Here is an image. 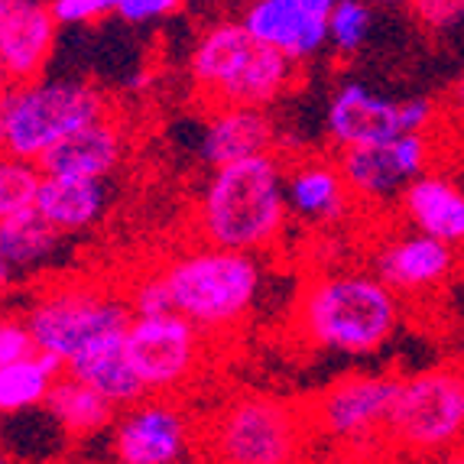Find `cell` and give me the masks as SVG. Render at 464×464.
<instances>
[{
    "label": "cell",
    "instance_id": "1",
    "mask_svg": "<svg viewBox=\"0 0 464 464\" xmlns=\"http://www.w3.org/2000/svg\"><path fill=\"white\" fill-rule=\"evenodd\" d=\"M286 169L276 156H256L215 169L198 201V234L208 247L254 254L270 247L286 225Z\"/></svg>",
    "mask_w": 464,
    "mask_h": 464
},
{
    "label": "cell",
    "instance_id": "2",
    "mask_svg": "<svg viewBox=\"0 0 464 464\" xmlns=\"http://www.w3.org/2000/svg\"><path fill=\"white\" fill-rule=\"evenodd\" d=\"M400 295L371 270H332L315 276L299 299L302 334L328 351L367 354L400 328Z\"/></svg>",
    "mask_w": 464,
    "mask_h": 464
},
{
    "label": "cell",
    "instance_id": "3",
    "mask_svg": "<svg viewBox=\"0 0 464 464\" xmlns=\"http://www.w3.org/2000/svg\"><path fill=\"white\" fill-rule=\"evenodd\" d=\"M192 85L208 111L264 108L293 82L295 65L254 39L240 20H218L201 33L188 59Z\"/></svg>",
    "mask_w": 464,
    "mask_h": 464
},
{
    "label": "cell",
    "instance_id": "4",
    "mask_svg": "<svg viewBox=\"0 0 464 464\" xmlns=\"http://www.w3.org/2000/svg\"><path fill=\"white\" fill-rule=\"evenodd\" d=\"M111 114L101 88L82 78H39L14 85L0 104V153L39 163L53 147Z\"/></svg>",
    "mask_w": 464,
    "mask_h": 464
},
{
    "label": "cell",
    "instance_id": "5",
    "mask_svg": "<svg viewBox=\"0 0 464 464\" xmlns=\"http://www.w3.org/2000/svg\"><path fill=\"white\" fill-rule=\"evenodd\" d=\"M176 315L198 332L231 328L254 309L264 270L250 254L201 247L176 256L163 270Z\"/></svg>",
    "mask_w": 464,
    "mask_h": 464
},
{
    "label": "cell",
    "instance_id": "6",
    "mask_svg": "<svg viewBox=\"0 0 464 464\" xmlns=\"http://www.w3.org/2000/svg\"><path fill=\"white\" fill-rule=\"evenodd\" d=\"M309 412L276 396H234L215 412L205 449L215 464H302L309 449Z\"/></svg>",
    "mask_w": 464,
    "mask_h": 464
},
{
    "label": "cell",
    "instance_id": "7",
    "mask_svg": "<svg viewBox=\"0 0 464 464\" xmlns=\"http://www.w3.org/2000/svg\"><path fill=\"white\" fill-rule=\"evenodd\" d=\"M24 322L36 351L59 357L69 367L104 341L127 338L133 312L127 295L108 293L92 283H55L33 299Z\"/></svg>",
    "mask_w": 464,
    "mask_h": 464
},
{
    "label": "cell",
    "instance_id": "8",
    "mask_svg": "<svg viewBox=\"0 0 464 464\" xmlns=\"http://www.w3.org/2000/svg\"><path fill=\"white\" fill-rule=\"evenodd\" d=\"M387 439L422 458L464 449V373L455 364H441L402 377Z\"/></svg>",
    "mask_w": 464,
    "mask_h": 464
},
{
    "label": "cell",
    "instance_id": "9",
    "mask_svg": "<svg viewBox=\"0 0 464 464\" xmlns=\"http://www.w3.org/2000/svg\"><path fill=\"white\" fill-rule=\"evenodd\" d=\"M400 383L402 377L396 373H351L334 380L309 410L312 426L332 441L364 449L380 432H387Z\"/></svg>",
    "mask_w": 464,
    "mask_h": 464
},
{
    "label": "cell",
    "instance_id": "10",
    "mask_svg": "<svg viewBox=\"0 0 464 464\" xmlns=\"http://www.w3.org/2000/svg\"><path fill=\"white\" fill-rule=\"evenodd\" d=\"M127 354L147 396H169L186 387L201 361V332L182 315L133 318Z\"/></svg>",
    "mask_w": 464,
    "mask_h": 464
},
{
    "label": "cell",
    "instance_id": "11",
    "mask_svg": "<svg viewBox=\"0 0 464 464\" xmlns=\"http://www.w3.org/2000/svg\"><path fill=\"white\" fill-rule=\"evenodd\" d=\"M432 163V140L396 137L377 147L341 150L338 172L351 195L364 201H390L422 179Z\"/></svg>",
    "mask_w": 464,
    "mask_h": 464
},
{
    "label": "cell",
    "instance_id": "12",
    "mask_svg": "<svg viewBox=\"0 0 464 464\" xmlns=\"http://www.w3.org/2000/svg\"><path fill=\"white\" fill-rule=\"evenodd\" d=\"M192 426L176 400L147 396L117 419L111 455L114 464H179L186 458Z\"/></svg>",
    "mask_w": 464,
    "mask_h": 464
},
{
    "label": "cell",
    "instance_id": "13",
    "mask_svg": "<svg viewBox=\"0 0 464 464\" xmlns=\"http://www.w3.org/2000/svg\"><path fill=\"white\" fill-rule=\"evenodd\" d=\"M332 10L334 0H256L244 10L240 24L250 36L295 65L328 46Z\"/></svg>",
    "mask_w": 464,
    "mask_h": 464
},
{
    "label": "cell",
    "instance_id": "14",
    "mask_svg": "<svg viewBox=\"0 0 464 464\" xmlns=\"http://www.w3.org/2000/svg\"><path fill=\"white\" fill-rule=\"evenodd\" d=\"M458 256L449 244L416 231H402L380 240L371 254V273L396 295H422L439 289L455 270Z\"/></svg>",
    "mask_w": 464,
    "mask_h": 464
},
{
    "label": "cell",
    "instance_id": "15",
    "mask_svg": "<svg viewBox=\"0 0 464 464\" xmlns=\"http://www.w3.org/2000/svg\"><path fill=\"white\" fill-rule=\"evenodd\" d=\"M53 10L43 0H0V63L14 85L43 78L55 46Z\"/></svg>",
    "mask_w": 464,
    "mask_h": 464
},
{
    "label": "cell",
    "instance_id": "16",
    "mask_svg": "<svg viewBox=\"0 0 464 464\" xmlns=\"http://www.w3.org/2000/svg\"><path fill=\"white\" fill-rule=\"evenodd\" d=\"M325 127L334 147L341 150L377 147V143L402 137L400 101L373 92L364 82H344L328 101Z\"/></svg>",
    "mask_w": 464,
    "mask_h": 464
},
{
    "label": "cell",
    "instance_id": "17",
    "mask_svg": "<svg viewBox=\"0 0 464 464\" xmlns=\"http://www.w3.org/2000/svg\"><path fill=\"white\" fill-rule=\"evenodd\" d=\"M121 160H124V127L114 114H108L63 140L36 166L43 176L104 182L121 166Z\"/></svg>",
    "mask_w": 464,
    "mask_h": 464
},
{
    "label": "cell",
    "instance_id": "18",
    "mask_svg": "<svg viewBox=\"0 0 464 464\" xmlns=\"http://www.w3.org/2000/svg\"><path fill=\"white\" fill-rule=\"evenodd\" d=\"M276 143L270 111L264 108H221L208 111L205 130H201V160L215 169L256 156H270Z\"/></svg>",
    "mask_w": 464,
    "mask_h": 464
},
{
    "label": "cell",
    "instance_id": "19",
    "mask_svg": "<svg viewBox=\"0 0 464 464\" xmlns=\"http://www.w3.org/2000/svg\"><path fill=\"white\" fill-rule=\"evenodd\" d=\"M400 211L416 234L449 244L451 250L464 244V188L439 172H426L400 195Z\"/></svg>",
    "mask_w": 464,
    "mask_h": 464
},
{
    "label": "cell",
    "instance_id": "20",
    "mask_svg": "<svg viewBox=\"0 0 464 464\" xmlns=\"http://www.w3.org/2000/svg\"><path fill=\"white\" fill-rule=\"evenodd\" d=\"M286 208L302 221H338L348 211V186L338 172V163L328 160H302L289 166L286 179Z\"/></svg>",
    "mask_w": 464,
    "mask_h": 464
},
{
    "label": "cell",
    "instance_id": "21",
    "mask_svg": "<svg viewBox=\"0 0 464 464\" xmlns=\"http://www.w3.org/2000/svg\"><path fill=\"white\" fill-rule=\"evenodd\" d=\"M72 380L78 383H85L92 387L98 396L111 402V406H137V402L147 400V390L140 383L137 371L130 364V354H127V338H114V341H104L98 348H92L88 354H82L78 361H72L65 367Z\"/></svg>",
    "mask_w": 464,
    "mask_h": 464
},
{
    "label": "cell",
    "instance_id": "22",
    "mask_svg": "<svg viewBox=\"0 0 464 464\" xmlns=\"http://www.w3.org/2000/svg\"><path fill=\"white\" fill-rule=\"evenodd\" d=\"M104 208H108V186L104 182L43 176V186H39L36 195V211L63 237L92 227L104 215Z\"/></svg>",
    "mask_w": 464,
    "mask_h": 464
},
{
    "label": "cell",
    "instance_id": "23",
    "mask_svg": "<svg viewBox=\"0 0 464 464\" xmlns=\"http://www.w3.org/2000/svg\"><path fill=\"white\" fill-rule=\"evenodd\" d=\"M65 377V364L59 357L36 351L26 361L0 371V416H16L33 406H46L49 393Z\"/></svg>",
    "mask_w": 464,
    "mask_h": 464
},
{
    "label": "cell",
    "instance_id": "24",
    "mask_svg": "<svg viewBox=\"0 0 464 464\" xmlns=\"http://www.w3.org/2000/svg\"><path fill=\"white\" fill-rule=\"evenodd\" d=\"M63 247V234L49 225L36 208L0 221V256L14 273H30L46 266Z\"/></svg>",
    "mask_w": 464,
    "mask_h": 464
},
{
    "label": "cell",
    "instance_id": "25",
    "mask_svg": "<svg viewBox=\"0 0 464 464\" xmlns=\"http://www.w3.org/2000/svg\"><path fill=\"white\" fill-rule=\"evenodd\" d=\"M46 410L72 439H88V435L108 429L117 416V406H111L92 387L72 380L69 373L53 387V393L46 400Z\"/></svg>",
    "mask_w": 464,
    "mask_h": 464
},
{
    "label": "cell",
    "instance_id": "26",
    "mask_svg": "<svg viewBox=\"0 0 464 464\" xmlns=\"http://www.w3.org/2000/svg\"><path fill=\"white\" fill-rule=\"evenodd\" d=\"M39 186H43V172L36 163L0 153V221L36 208Z\"/></svg>",
    "mask_w": 464,
    "mask_h": 464
},
{
    "label": "cell",
    "instance_id": "27",
    "mask_svg": "<svg viewBox=\"0 0 464 464\" xmlns=\"http://www.w3.org/2000/svg\"><path fill=\"white\" fill-rule=\"evenodd\" d=\"M373 30V10L357 0H338L328 20V43L338 55H357Z\"/></svg>",
    "mask_w": 464,
    "mask_h": 464
},
{
    "label": "cell",
    "instance_id": "28",
    "mask_svg": "<svg viewBox=\"0 0 464 464\" xmlns=\"http://www.w3.org/2000/svg\"><path fill=\"white\" fill-rule=\"evenodd\" d=\"M127 302H130L133 318H160V315H172V312H176L169 286H166V279H163V270L133 283V289L127 293Z\"/></svg>",
    "mask_w": 464,
    "mask_h": 464
},
{
    "label": "cell",
    "instance_id": "29",
    "mask_svg": "<svg viewBox=\"0 0 464 464\" xmlns=\"http://www.w3.org/2000/svg\"><path fill=\"white\" fill-rule=\"evenodd\" d=\"M33 354H36V344H33V334L24 318L0 315V371Z\"/></svg>",
    "mask_w": 464,
    "mask_h": 464
},
{
    "label": "cell",
    "instance_id": "30",
    "mask_svg": "<svg viewBox=\"0 0 464 464\" xmlns=\"http://www.w3.org/2000/svg\"><path fill=\"white\" fill-rule=\"evenodd\" d=\"M117 0H53L49 10H53L55 24L72 26V24H94L101 16L114 14Z\"/></svg>",
    "mask_w": 464,
    "mask_h": 464
},
{
    "label": "cell",
    "instance_id": "31",
    "mask_svg": "<svg viewBox=\"0 0 464 464\" xmlns=\"http://www.w3.org/2000/svg\"><path fill=\"white\" fill-rule=\"evenodd\" d=\"M176 10H182L179 0H117L114 4L117 20H124V24L133 26L153 24V20H160L166 14H176Z\"/></svg>",
    "mask_w": 464,
    "mask_h": 464
},
{
    "label": "cell",
    "instance_id": "32",
    "mask_svg": "<svg viewBox=\"0 0 464 464\" xmlns=\"http://www.w3.org/2000/svg\"><path fill=\"white\" fill-rule=\"evenodd\" d=\"M435 121V104L429 98L400 101V133L402 137H426Z\"/></svg>",
    "mask_w": 464,
    "mask_h": 464
},
{
    "label": "cell",
    "instance_id": "33",
    "mask_svg": "<svg viewBox=\"0 0 464 464\" xmlns=\"http://www.w3.org/2000/svg\"><path fill=\"white\" fill-rule=\"evenodd\" d=\"M416 14L422 24L445 30V26L458 24V16H464V4H416Z\"/></svg>",
    "mask_w": 464,
    "mask_h": 464
},
{
    "label": "cell",
    "instance_id": "34",
    "mask_svg": "<svg viewBox=\"0 0 464 464\" xmlns=\"http://www.w3.org/2000/svg\"><path fill=\"white\" fill-rule=\"evenodd\" d=\"M14 279H16V273L10 270V266H7V260H4V256H0V293H4V289H7L10 283H14Z\"/></svg>",
    "mask_w": 464,
    "mask_h": 464
},
{
    "label": "cell",
    "instance_id": "35",
    "mask_svg": "<svg viewBox=\"0 0 464 464\" xmlns=\"http://www.w3.org/2000/svg\"><path fill=\"white\" fill-rule=\"evenodd\" d=\"M10 88H14V82H10L7 69H4V63H0V104H4V101H7Z\"/></svg>",
    "mask_w": 464,
    "mask_h": 464
},
{
    "label": "cell",
    "instance_id": "36",
    "mask_svg": "<svg viewBox=\"0 0 464 464\" xmlns=\"http://www.w3.org/2000/svg\"><path fill=\"white\" fill-rule=\"evenodd\" d=\"M432 464H464V449H455V451H449V455L435 458Z\"/></svg>",
    "mask_w": 464,
    "mask_h": 464
},
{
    "label": "cell",
    "instance_id": "37",
    "mask_svg": "<svg viewBox=\"0 0 464 464\" xmlns=\"http://www.w3.org/2000/svg\"><path fill=\"white\" fill-rule=\"evenodd\" d=\"M455 104L461 108V114H464V75H461V82H458V88H455Z\"/></svg>",
    "mask_w": 464,
    "mask_h": 464
},
{
    "label": "cell",
    "instance_id": "38",
    "mask_svg": "<svg viewBox=\"0 0 464 464\" xmlns=\"http://www.w3.org/2000/svg\"><path fill=\"white\" fill-rule=\"evenodd\" d=\"M455 367H458V371L464 373V344H461V357H458V364H455Z\"/></svg>",
    "mask_w": 464,
    "mask_h": 464
},
{
    "label": "cell",
    "instance_id": "39",
    "mask_svg": "<svg viewBox=\"0 0 464 464\" xmlns=\"http://www.w3.org/2000/svg\"><path fill=\"white\" fill-rule=\"evenodd\" d=\"M0 464H10V461H7V458H4V455H0Z\"/></svg>",
    "mask_w": 464,
    "mask_h": 464
},
{
    "label": "cell",
    "instance_id": "40",
    "mask_svg": "<svg viewBox=\"0 0 464 464\" xmlns=\"http://www.w3.org/2000/svg\"><path fill=\"white\" fill-rule=\"evenodd\" d=\"M179 464H186V461H179Z\"/></svg>",
    "mask_w": 464,
    "mask_h": 464
}]
</instances>
